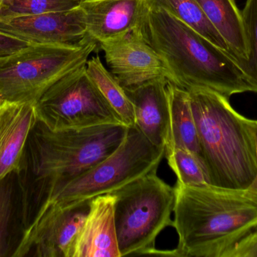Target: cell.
Instances as JSON below:
<instances>
[{
	"label": "cell",
	"instance_id": "obj_1",
	"mask_svg": "<svg viewBox=\"0 0 257 257\" xmlns=\"http://www.w3.org/2000/svg\"><path fill=\"white\" fill-rule=\"evenodd\" d=\"M127 129L105 125L55 131L38 119L17 170L27 234L65 187L120 146Z\"/></svg>",
	"mask_w": 257,
	"mask_h": 257
},
{
	"label": "cell",
	"instance_id": "obj_2",
	"mask_svg": "<svg viewBox=\"0 0 257 257\" xmlns=\"http://www.w3.org/2000/svg\"><path fill=\"white\" fill-rule=\"evenodd\" d=\"M164 64L169 81L182 89L199 88L229 98L257 93V85L231 54L163 9H148L138 26Z\"/></svg>",
	"mask_w": 257,
	"mask_h": 257
},
{
	"label": "cell",
	"instance_id": "obj_3",
	"mask_svg": "<svg viewBox=\"0 0 257 257\" xmlns=\"http://www.w3.org/2000/svg\"><path fill=\"white\" fill-rule=\"evenodd\" d=\"M173 226L175 250L161 255L224 257L241 238L257 228V193L249 189L214 185L191 187L177 182Z\"/></svg>",
	"mask_w": 257,
	"mask_h": 257
},
{
	"label": "cell",
	"instance_id": "obj_4",
	"mask_svg": "<svg viewBox=\"0 0 257 257\" xmlns=\"http://www.w3.org/2000/svg\"><path fill=\"white\" fill-rule=\"evenodd\" d=\"M187 91L211 185L248 189L256 175V148L249 119L217 92L199 88Z\"/></svg>",
	"mask_w": 257,
	"mask_h": 257
},
{
	"label": "cell",
	"instance_id": "obj_5",
	"mask_svg": "<svg viewBox=\"0 0 257 257\" xmlns=\"http://www.w3.org/2000/svg\"><path fill=\"white\" fill-rule=\"evenodd\" d=\"M111 194L115 196L114 222L120 257L155 255L157 236L173 226L175 188L154 172Z\"/></svg>",
	"mask_w": 257,
	"mask_h": 257
},
{
	"label": "cell",
	"instance_id": "obj_6",
	"mask_svg": "<svg viewBox=\"0 0 257 257\" xmlns=\"http://www.w3.org/2000/svg\"><path fill=\"white\" fill-rule=\"evenodd\" d=\"M96 45L90 37L76 46L30 44L0 58V104H36L56 81L85 65Z\"/></svg>",
	"mask_w": 257,
	"mask_h": 257
},
{
	"label": "cell",
	"instance_id": "obj_7",
	"mask_svg": "<svg viewBox=\"0 0 257 257\" xmlns=\"http://www.w3.org/2000/svg\"><path fill=\"white\" fill-rule=\"evenodd\" d=\"M165 153V147L152 144L136 125L128 127L120 146L65 187L48 208L111 194L144 175L157 172Z\"/></svg>",
	"mask_w": 257,
	"mask_h": 257
},
{
	"label": "cell",
	"instance_id": "obj_8",
	"mask_svg": "<svg viewBox=\"0 0 257 257\" xmlns=\"http://www.w3.org/2000/svg\"><path fill=\"white\" fill-rule=\"evenodd\" d=\"M34 105L38 119L55 131L123 125L89 76L86 64L56 81Z\"/></svg>",
	"mask_w": 257,
	"mask_h": 257
},
{
	"label": "cell",
	"instance_id": "obj_9",
	"mask_svg": "<svg viewBox=\"0 0 257 257\" xmlns=\"http://www.w3.org/2000/svg\"><path fill=\"white\" fill-rule=\"evenodd\" d=\"M91 200L47 208L27 232L16 257H68Z\"/></svg>",
	"mask_w": 257,
	"mask_h": 257
},
{
	"label": "cell",
	"instance_id": "obj_10",
	"mask_svg": "<svg viewBox=\"0 0 257 257\" xmlns=\"http://www.w3.org/2000/svg\"><path fill=\"white\" fill-rule=\"evenodd\" d=\"M0 32L30 44L67 46L81 45L90 37L79 6L66 12L0 17Z\"/></svg>",
	"mask_w": 257,
	"mask_h": 257
},
{
	"label": "cell",
	"instance_id": "obj_11",
	"mask_svg": "<svg viewBox=\"0 0 257 257\" xmlns=\"http://www.w3.org/2000/svg\"><path fill=\"white\" fill-rule=\"evenodd\" d=\"M99 45L111 73L123 89L157 78L169 80L163 61L142 37L138 27L120 39Z\"/></svg>",
	"mask_w": 257,
	"mask_h": 257
},
{
	"label": "cell",
	"instance_id": "obj_12",
	"mask_svg": "<svg viewBox=\"0 0 257 257\" xmlns=\"http://www.w3.org/2000/svg\"><path fill=\"white\" fill-rule=\"evenodd\" d=\"M115 196L92 199L87 217L68 257H120L114 222Z\"/></svg>",
	"mask_w": 257,
	"mask_h": 257
},
{
	"label": "cell",
	"instance_id": "obj_13",
	"mask_svg": "<svg viewBox=\"0 0 257 257\" xmlns=\"http://www.w3.org/2000/svg\"><path fill=\"white\" fill-rule=\"evenodd\" d=\"M87 35L97 43L120 39L137 28L144 11L143 0H82Z\"/></svg>",
	"mask_w": 257,
	"mask_h": 257
},
{
	"label": "cell",
	"instance_id": "obj_14",
	"mask_svg": "<svg viewBox=\"0 0 257 257\" xmlns=\"http://www.w3.org/2000/svg\"><path fill=\"white\" fill-rule=\"evenodd\" d=\"M166 78H157L131 89H124L133 106L135 125L154 146L165 147L167 135Z\"/></svg>",
	"mask_w": 257,
	"mask_h": 257
},
{
	"label": "cell",
	"instance_id": "obj_15",
	"mask_svg": "<svg viewBox=\"0 0 257 257\" xmlns=\"http://www.w3.org/2000/svg\"><path fill=\"white\" fill-rule=\"evenodd\" d=\"M37 120L33 104H0V179L18 170Z\"/></svg>",
	"mask_w": 257,
	"mask_h": 257
},
{
	"label": "cell",
	"instance_id": "obj_16",
	"mask_svg": "<svg viewBox=\"0 0 257 257\" xmlns=\"http://www.w3.org/2000/svg\"><path fill=\"white\" fill-rule=\"evenodd\" d=\"M27 235L18 172L0 179V257H16Z\"/></svg>",
	"mask_w": 257,
	"mask_h": 257
},
{
	"label": "cell",
	"instance_id": "obj_17",
	"mask_svg": "<svg viewBox=\"0 0 257 257\" xmlns=\"http://www.w3.org/2000/svg\"><path fill=\"white\" fill-rule=\"evenodd\" d=\"M167 96L169 120L165 149L182 148L202 157L188 91L169 81Z\"/></svg>",
	"mask_w": 257,
	"mask_h": 257
},
{
	"label": "cell",
	"instance_id": "obj_18",
	"mask_svg": "<svg viewBox=\"0 0 257 257\" xmlns=\"http://www.w3.org/2000/svg\"><path fill=\"white\" fill-rule=\"evenodd\" d=\"M195 1L224 39L231 55L243 69L248 60V45L243 25L241 11L238 9L235 0Z\"/></svg>",
	"mask_w": 257,
	"mask_h": 257
},
{
	"label": "cell",
	"instance_id": "obj_19",
	"mask_svg": "<svg viewBox=\"0 0 257 257\" xmlns=\"http://www.w3.org/2000/svg\"><path fill=\"white\" fill-rule=\"evenodd\" d=\"M86 69L89 76L96 84L107 102L112 107L123 125H135L133 104L123 86L104 66L99 56L87 60Z\"/></svg>",
	"mask_w": 257,
	"mask_h": 257
},
{
	"label": "cell",
	"instance_id": "obj_20",
	"mask_svg": "<svg viewBox=\"0 0 257 257\" xmlns=\"http://www.w3.org/2000/svg\"><path fill=\"white\" fill-rule=\"evenodd\" d=\"M148 9H163L196 30L220 49L230 54L220 33L204 15L195 0H143Z\"/></svg>",
	"mask_w": 257,
	"mask_h": 257
},
{
	"label": "cell",
	"instance_id": "obj_21",
	"mask_svg": "<svg viewBox=\"0 0 257 257\" xmlns=\"http://www.w3.org/2000/svg\"><path fill=\"white\" fill-rule=\"evenodd\" d=\"M168 164L183 185L202 187L211 185L209 173L202 157L182 148L166 150Z\"/></svg>",
	"mask_w": 257,
	"mask_h": 257
},
{
	"label": "cell",
	"instance_id": "obj_22",
	"mask_svg": "<svg viewBox=\"0 0 257 257\" xmlns=\"http://www.w3.org/2000/svg\"><path fill=\"white\" fill-rule=\"evenodd\" d=\"M82 0H0V17L66 12L78 7Z\"/></svg>",
	"mask_w": 257,
	"mask_h": 257
},
{
	"label": "cell",
	"instance_id": "obj_23",
	"mask_svg": "<svg viewBox=\"0 0 257 257\" xmlns=\"http://www.w3.org/2000/svg\"><path fill=\"white\" fill-rule=\"evenodd\" d=\"M241 16L248 45V60L243 69L257 85V0L246 1Z\"/></svg>",
	"mask_w": 257,
	"mask_h": 257
},
{
	"label": "cell",
	"instance_id": "obj_24",
	"mask_svg": "<svg viewBox=\"0 0 257 257\" xmlns=\"http://www.w3.org/2000/svg\"><path fill=\"white\" fill-rule=\"evenodd\" d=\"M224 257H257V228L232 246Z\"/></svg>",
	"mask_w": 257,
	"mask_h": 257
},
{
	"label": "cell",
	"instance_id": "obj_25",
	"mask_svg": "<svg viewBox=\"0 0 257 257\" xmlns=\"http://www.w3.org/2000/svg\"><path fill=\"white\" fill-rule=\"evenodd\" d=\"M30 45L27 41L0 32V58L12 55Z\"/></svg>",
	"mask_w": 257,
	"mask_h": 257
},
{
	"label": "cell",
	"instance_id": "obj_26",
	"mask_svg": "<svg viewBox=\"0 0 257 257\" xmlns=\"http://www.w3.org/2000/svg\"><path fill=\"white\" fill-rule=\"evenodd\" d=\"M249 125H250V129H251L252 134H253V139H254L255 148H256V175L254 181L252 183L250 187H249V190L255 192L257 193V120H253V119H248Z\"/></svg>",
	"mask_w": 257,
	"mask_h": 257
},
{
	"label": "cell",
	"instance_id": "obj_27",
	"mask_svg": "<svg viewBox=\"0 0 257 257\" xmlns=\"http://www.w3.org/2000/svg\"><path fill=\"white\" fill-rule=\"evenodd\" d=\"M0 11H1V5H0Z\"/></svg>",
	"mask_w": 257,
	"mask_h": 257
}]
</instances>
